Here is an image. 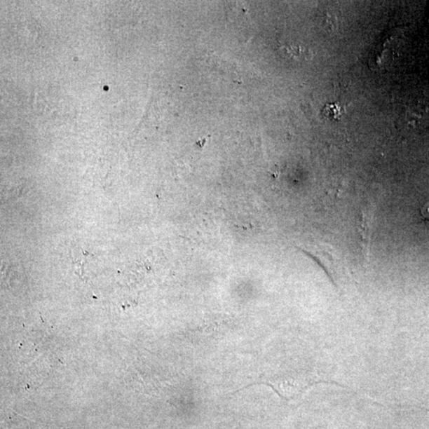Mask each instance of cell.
Listing matches in <instances>:
<instances>
[{"instance_id":"2","label":"cell","mask_w":429,"mask_h":429,"mask_svg":"<svg viewBox=\"0 0 429 429\" xmlns=\"http://www.w3.org/2000/svg\"><path fill=\"white\" fill-rule=\"evenodd\" d=\"M421 216L429 222V200L425 203L421 210Z\"/></svg>"},{"instance_id":"1","label":"cell","mask_w":429,"mask_h":429,"mask_svg":"<svg viewBox=\"0 0 429 429\" xmlns=\"http://www.w3.org/2000/svg\"><path fill=\"white\" fill-rule=\"evenodd\" d=\"M343 107L339 104H329L323 109V116L330 121H339L343 116Z\"/></svg>"}]
</instances>
